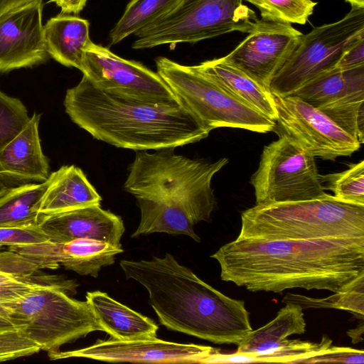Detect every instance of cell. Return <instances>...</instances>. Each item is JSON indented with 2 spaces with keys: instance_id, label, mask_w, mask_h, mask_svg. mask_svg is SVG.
<instances>
[{
  "instance_id": "31",
  "label": "cell",
  "mask_w": 364,
  "mask_h": 364,
  "mask_svg": "<svg viewBox=\"0 0 364 364\" xmlns=\"http://www.w3.org/2000/svg\"><path fill=\"white\" fill-rule=\"evenodd\" d=\"M318 109L360 144L364 142V97L327 105Z\"/></svg>"
},
{
  "instance_id": "23",
  "label": "cell",
  "mask_w": 364,
  "mask_h": 364,
  "mask_svg": "<svg viewBox=\"0 0 364 364\" xmlns=\"http://www.w3.org/2000/svg\"><path fill=\"white\" fill-rule=\"evenodd\" d=\"M86 301L97 321L115 339L156 337L159 326L151 318L131 309L100 291H89Z\"/></svg>"
},
{
  "instance_id": "25",
  "label": "cell",
  "mask_w": 364,
  "mask_h": 364,
  "mask_svg": "<svg viewBox=\"0 0 364 364\" xmlns=\"http://www.w3.org/2000/svg\"><path fill=\"white\" fill-rule=\"evenodd\" d=\"M48 180L11 187L0 196V227L38 225L39 208Z\"/></svg>"
},
{
  "instance_id": "27",
  "label": "cell",
  "mask_w": 364,
  "mask_h": 364,
  "mask_svg": "<svg viewBox=\"0 0 364 364\" xmlns=\"http://www.w3.org/2000/svg\"><path fill=\"white\" fill-rule=\"evenodd\" d=\"M282 302L308 308H328L348 311L363 319L364 315V273L334 294L325 298H313L292 293L287 294Z\"/></svg>"
},
{
  "instance_id": "34",
  "label": "cell",
  "mask_w": 364,
  "mask_h": 364,
  "mask_svg": "<svg viewBox=\"0 0 364 364\" xmlns=\"http://www.w3.org/2000/svg\"><path fill=\"white\" fill-rule=\"evenodd\" d=\"M48 241L39 225L26 227H0V247L38 244Z\"/></svg>"
},
{
  "instance_id": "13",
  "label": "cell",
  "mask_w": 364,
  "mask_h": 364,
  "mask_svg": "<svg viewBox=\"0 0 364 364\" xmlns=\"http://www.w3.org/2000/svg\"><path fill=\"white\" fill-rule=\"evenodd\" d=\"M248 33L223 58L269 90L272 78L292 54L303 33L291 23L265 18L259 19Z\"/></svg>"
},
{
  "instance_id": "17",
  "label": "cell",
  "mask_w": 364,
  "mask_h": 364,
  "mask_svg": "<svg viewBox=\"0 0 364 364\" xmlns=\"http://www.w3.org/2000/svg\"><path fill=\"white\" fill-rule=\"evenodd\" d=\"M38 269H56L60 265L80 275L97 277L102 267L112 264L115 256L124 250L105 242L78 239L57 243L50 241L10 247Z\"/></svg>"
},
{
  "instance_id": "33",
  "label": "cell",
  "mask_w": 364,
  "mask_h": 364,
  "mask_svg": "<svg viewBox=\"0 0 364 364\" xmlns=\"http://www.w3.org/2000/svg\"><path fill=\"white\" fill-rule=\"evenodd\" d=\"M40 346L20 330L0 332V363L38 353Z\"/></svg>"
},
{
  "instance_id": "18",
  "label": "cell",
  "mask_w": 364,
  "mask_h": 364,
  "mask_svg": "<svg viewBox=\"0 0 364 364\" xmlns=\"http://www.w3.org/2000/svg\"><path fill=\"white\" fill-rule=\"evenodd\" d=\"M38 225L48 241L57 243L91 239L122 247L120 240L124 232L121 217L102 209L100 205L41 215Z\"/></svg>"
},
{
  "instance_id": "4",
  "label": "cell",
  "mask_w": 364,
  "mask_h": 364,
  "mask_svg": "<svg viewBox=\"0 0 364 364\" xmlns=\"http://www.w3.org/2000/svg\"><path fill=\"white\" fill-rule=\"evenodd\" d=\"M63 105L71 120L95 139L136 151L175 149L210 132L181 104H155L104 90L84 75L66 91Z\"/></svg>"
},
{
  "instance_id": "42",
  "label": "cell",
  "mask_w": 364,
  "mask_h": 364,
  "mask_svg": "<svg viewBox=\"0 0 364 364\" xmlns=\"http://www.w3.org/2000/svg\"><path fill=\"white\" fill-rule=\"evenodd\" d=\"M349 3L352 7L364 8V0H345Z\"/></svg>"
},
{
  "instance_id": "11",
  "label": "cell",
  "mask_w": 364,
  "mask_h": 364,
  "mask_svg": "<svg viewBox=\"0 0 364 364\" xmlns=\"http://www.w3.org/2000/svg\"><path fill=\"white\" fill-rule=\"evenodd\" d=\"M81 72L92 85L104 90L155 104H180L157 72L92 41L85 49Z\"/></svg>"
},
{
  "instance_id": "37",
  "label": "cell",
  "mask_w": 364,
  "mask_h": 364,
  "mask_svg": "<svg viewBox=\"0 0 364 364\" xmlns=\"http://www.w3.org/2000/svg\"><path fill=\"white\" fill-rule=\"evenodd\" d=\"M87 0H50L60 7L63 14H78L85 7Z\"/></svg>"
},
{
  "instance_id": "32",
  "label": "cell",
  "mask_w": 364,
  "mask_h": 364,
  "mask_svg": "<svg viewBox=\"0 0 364 364\" xmlns=\"http://www.w3.org/2000/svg\"><path fill=\"white\" fill-rule=\"evenodd\" d=\"M29 119L22 102L0 90V151L23 129Z\"/></svg>"
},
{
  "instance_id": "10",
  "label": "cell",
  "mask_w": 364,
  "mask_h": 364,
  "mask_svg": "<svg viewBox=\"0 0 364 364\" xmlns=\"http://www.w3.org/2000/svg\"><path fill=\"white\" fill-rule=\"evenodd\" d=\"M250 183L256 204L307 200L328 195L315 157L285 133L264 147Z\"/></svg>"
},
{
  "instance_id": "20",
  "label": "cell",
  "mask_w": 364,
  "mask_h": 364,
  "mask_svg": "<svg viewBox=\"0 0 364 364\" xmlns=\"http://www.w3.org/2000/svg\"><path fill=\"white\" fill-rule=\"evenodd\" d=\"M192 66L230 95L276 122L277 111L271 92L223 57Z\"/></svg>"
},
{
  "instance_id": "30",
  "label": "cell",
  "mask_w": 364,
  "mask_h": 364,
  "mask_svg": "<svg viewBox=\"0 0 364 364\" xmlns=\"http://www.w3.org/2000/svg\"><path fill=\"white\" fill-rule=\"evenodd\" d=\"M256 6L262 18L305 24L317 3L313 0H243Z\"/></svg>"
},
{
  "instance_id": "7",
  "label": "cell",
  "mask_w": 364,
  "mask_h": 364,
  "mask_svg": "<svg viewBox=\"0 0 364 364\" xmlns=\"http://www.w3.org/2000/svg\"><path fill=\"white\" fill-rule=\"evenodd\" d=\"M243 0H180L134 34V49L195 43L234 31L250 33L259 18Z\"/></svg>"
},
{
  "instance_id": "3",
  "label": "cell",
  "mask_w": 364,
  "mask_h": 364,
  "mask_svg": "<svg viewBox=\"0 0 364 364\" xmlns=\"http://www.w3.org/2000/svg\"><path fill=\"white\" fill-rule=\"evenodd\" d=\"M119 265L127 279L146 289L160 323L170 330L235 345L252 330L245 301L214 289L169 253L149 260L122 259Z\"/></svg>"
},
{
  "instance_id": "19",
  "label": "cell",
  "mask_w": 364,
  "mask_h": 364,
  "mask_svg": "<svg viewBox=\"0 0 364 364\" xmlns=\"http://www.w3.org/2000/svg\"><path fill=\"white\" fill-rule=\"evenodd\" d=\"M40 118L35 112L23 129L0 151V174L24 181L47 180L49 164L41 145Z\"/></svg>"
},
{
  "instance_id": "22",
  "label": "cell",
  "mask_w": 364,
  "mask_h": 364,
  "mask_svg": "<svg viewBox=\"0 0 364 364\" xmlns=\"http://www.w3.org/2000/svg\"><path fill=\"white\" fill-rule=\"evenodd\" d=\"M43 34L49 56L66 67L82 70L85 49L92 41L87 20L60 13L43 26Z\"/></svg>"
},
{
  "instance_id": "38",
  "label": "cell",
  "mask_w": 364,
  "mask_h": 364,
  "mask_svg": "<svg viewBox=\"0 0 364 364\" xmlns=\"http://www.w3.org/2000/svg\"><path fill=\"white\" fill-rule=\"evenodd\" d=\"M34 0H0V15L9 9Z\"/></svg>"
},
{
  "instance_id": "1",
  "label": "cell",
  "mask_w": 364,
  "mask_h": 364,
  "mask_svg": "<svg viewBox=\"0 0 364 364\" xmlns=\"http://www.w3.org/2000/svg\"><path fill=\"white\" fill-rule=\"evenodd\" d=\"M220 278L250 291L336 292L364 273V240L236 239L210 256Z\"/></svg>"
},
{
  "instance_id": "28",
  "label": "cell",
  "mask_w": 364,
  "mask_h": 364,
  "mask_svg": "<svg viewBox=\"0 0 364 364\" xmlns=\"http://www.w3.org/2000/svg\"><path fill=\"white\" fill-rule=\"evenodd\" d=\"M22 275L0 269V316L8 318L15 306L33 289L43 283L64 282L58 277Z\"/></svg>"
},
{
  "instance_id": "39",
  "label": "cell",
  "mask_w": 364,
  "mask_h": 364,
  "mask_svg": "<svg viewBox=\"0 0 364 364\" xmlns=\"http://www.w3.org/2000/svg\"><path fill=\"white\" fill-rule=\"evenodd\" d=\"M363 323H362L360 326L354 329H351L347 332L348 336L352 339V343H356L358 342H360L363 340Z\"/></svg>"
},
{
  "instance_id": "9",
  "label": "cell",
  "mask_w": 364,
  "mask_h": 364,
  "mask_svg": "<svg viewBox=\"0 0 364 364\" xmlns=\"http://www.w3.org/2000/svg\"><path fill=\"white\" fill-rule=\"evenodd\" d=\"M364 39V8L352 7L338 21L302 34L300 41L271 81L272 93L292 95L304 84L336 67L343 54Z\"/></svg>"
},
{
  "instance_id": "36",
  "label": "cell",
  "mask_w": 364,
  "mask_h": 364,
  "mask_svg": "<svg viewBox=\"0 0 364 364\" xmlns=\"http://www.w3.org/2000/svg\"><path fill=\"white\" fill-rule=\"evenodd\" d=\"M362 65H364V39L348 49L335 68L338 70H350Z\"/></svg>"
},
{
  "instance_id": "15",
  "label": "cell",
  "mask_w": 364,
  "mask_h": 364,
  "mask_svg": "<svg viewBox=\"0 0 364 364\" xmlns=\"http://www.w3.org/2000/svg\"><path fill=\"white\" fill-rule=\"evenodd\" d=\"M43 6V0H34L0 15L1 73L33 67L48 60Z\"/></svg>"
},
{
  "instance_id": "14",
  "label": "cell",
  "mask_w": 364,
  "mask_h": 364,
  "mask_svg": "<svg viewBox=\"0 0 364 364\" xmlns=\"http://www.w3.org/2000/svg\"><path fill=\"white\" fill-rule=\"evenodd\" d=\"M218 350L206 346L164 341L157 337L132 340H97L82 348L60 351L51 360L85 358L107 362L149 363H204Z\"/></svg>"
},
{
  "instance_id": "5",
  "label": "cell",
  "mask_w": 364,
  "mask_h": 364,
  "mask_svg": "<svg viewBox=\"0 0 364 364\" xmlns=\"http://www.w3.org/2000/svg\"><path fill=\"white\" fill-rule=\"evenodd\" d=\"M237 239L364 240V205L333 195L301 201L256 204L241 215Z\"/></svg>"
},
{
  "instance_id": "16",
  "label": "cell",
  "mask_w": 364,
  "mask_h": 364,
  "mask_svg": "<svg viewBox=\"0 0 364 364\" xmlns=\"http://www.w3.org/2000/svg\"><path fill=\"white\" fill-rule=\"evenodd\" d=\"M306 331L303 309L298 304L287 303L276 317L257 329L252 330L237 346L232 354L219 353L218 363H285L288 352L296 340L287 339L294 334Z\"/></svg>"
},
{
  "instance_id": "29",
  "label": "cell",
  "mask_w": 364,
  "mask_h": 364,
  "mask_svg": "<svg viewBox=\"0 0 364 364\" xmlns=\"http://www.w3.org/2000/svg\"><path fill=\"white\" fill-rule=\"evenodd\" d=\"M321 182L337 199L364 205V161L350 164L342 172L321 175Z\"/></svg>"
},
{
  "instance_id": "35",
  "label": "cell",
  "mask_w": 364,
  "mask_h": 364,
  "mask_svg": "<svg viewBox=\"0 0 364 364\" xmlns=\"http://www.w3.org/2000/svg\"><path fill=\"white\" fill-rule=\"evenodd\" d=\"M304 363H340L348 364H363L364 352L349 347L331 346L324 353L309 358Z\"/></svg>"
},
{
  "instance_id": "41",
  "label": "cell",
  "mask_w": 364,
  "mask_h": 364,
  "mask_svg": "<svg viewBox=\"0 0 364 364\" xmlns=\"http://www.w3.org/2000/svg\"><path fill=\"white\" fill-rule=\"evenodd\" d=\"M11 186L8 181L6 179V176L0 174V196L3 195Z\"/></svg>"
},
{
  "instance_id": "12",
  "label": "cell",
  "mask_w": 364,
  "mask_h": 364,
  "mask_svg": "<svg viewBox=\"0 0 364 364\" xmlns=\"http://www.w3.org/2000/svg\"><path fill=\"white\" fill-rule=\"evenodd\" d=\"M272 95L276 121L284 133L314 157L334 161L339 156H350L360 148L356 139L318 108L295 95Z\"/></svg>"
},
{
  "instance_id": "21",
  "label": "cell",
  "mask_w": 364,
  "mask_h": 364,
  "mask_svg": "<svg viewBox=\"0 0 364 364\" xmlns=\"http://www.w3.org/2000/svg\"><path fill=\"white\" fill-rule=\"evenodd\" d=\"M39 208L41 215L65 212L100 205L102 198L84 172L74 165L63 166L50 173Z\"/></svg>"
},
{
  "instance_id": "6",
  "label": "cell",
  "mask_w": 364,
  "mask_h": 364,
  "mask_svg": "<svg viewBox=\"0 0 364 364\" xmlns=\"http://www.w3.org/2000/svg\"><path fill=\"white\" fill-rule=\"evenodd\" d=\"M77 284L43 283L28 293L13 309L8 318L41 350L50 356L60 347L93 331H104L87 301L70 297Z\"/></svg>"
},
{
  "instance_id": "40",
  "label": "cell",
  "mask_w": 364,
  "mask_h": 364,
  "mask_svg": "<svg viewBox=\"0 0 364 364\" xmlns=\"http://www.w3.org/2000/svg\"><path fill=\"white\" fill-rule=\"evenodd\" d=\"M15 329L17 328L8 318L0 316V332Z\"/></svg>"
},
{
  "instance_id": "2",
  "label": "cell",
  "mask_w": 364,
  "mask_h": 364,
  "mask_svg": "<svg viewBox=\"0 0 364 364\" xmlns=\"http://www.w3.org/2000/svg\"><path fill=\"white\" fill-rule=\"evenodd\" d=\"M228 163L192 159L174 148L137 151L124 184L136 200L139 225L132 237L154 232L184 235L200 242L194 226L209 222L216 206L211 181Z\"/></svg>"
},
{
  "instance_id": "26",
  "label": "cell",
  "mask_w": 364,
  "mask_h": 364,
  "mask_svg": "<svg viewBox=\"0 0 364 364\" xmlns=\"http://www.w3.org/2000/svg\"><path fill=\"white\" fill-rule=\"evenodd\" d=\"M180 0H131L109 33L114 45L151 23L171 11Z\"/></svg>"
},
{
  "instance_id": "24",
  "label": "cell",
  "mask_w": 364,
  "mask_h": 364,
  "mask_svg": "<svg viewBox=\"0 0 364 364\" xmlns=\"http://www.w3.org/2000/svg\"><path fill=\"white\" fill-rule=\"evenodd\" d=\"M292 95L318 109L364 97V65L350 70L334 68L311 80Z\"/></svg>"
},
{
  "instance_id": "8",
  "label": "cell",
  "mask_w": 364,
  "mask_h": 364,
  "mask_svg": "<svg viewBox=\"0 0 364 364\" xmlns=\"http://www.w3.org/2000/svg\"><path fill=\"white\" fill-rule=\"evenodd\" d=\"M156 72L185 107L205 129L220 127L259 133L274 131L276 122L230 95L193 66L166 57L156 59Z\"/></svg>"
}]
</instances>
